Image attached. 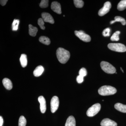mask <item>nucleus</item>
Instances as JSON below:
<instances>
[{"instance_id":"1","label":"nucleus","mask_w":126,"mask_h":126,"mask_svg":"<svg viewBox=\"0 0 126 126\" xmlns=\"http://www.w3.org/2000/svg\"><path fill=\"white\" fill-rule=\"evenodd\" d=\"M56 55L59 61L62 64L67 63L70 57L69 52L62 48H59L57 49Z\"/></svg>"},{"instance_id":"2","label":"nucleus","mask_w":126,"mask_h":126,"mask_svg":"<svg viewBox=\"0 0 126 126\" xmlns=\"http://www.w3.org/2000/svg\"><path fill=\"white\" fill-rule=\"evenodd\" d=\"M98 92L102 96L112 95L117 92V90L114 87L110 86H102L99 89Z\"/></svg>"},{"instance_id":"3","label":"nucleus","mask_w":126,"mask_h":126,"mask_svg":"<svg viewBox=\"0 0 126 126\" xmlns=\"http://www.w3.org/2000/svg\"><path fill=\"white\" fill-rule=\"evenodd\" d=\"M108 47L109 49L115 52H124L126 51V46L121 43H110Z\"/></svg>"},{"instance_id":"4","label":"nucleus","mask_w":126,"mask_h":126,"mask_svg":"<svg viewBox=\"0 0 126 126\" xmlns=\"http://www.w3.org/2000/svg\"><path fill=\"white\" fill-rule=\"evenodd\" d=\"M100 65L102 69L107 73L112 74L116 73V69L115 67L108 62L102 61Z\"/></svg>"},{"instance_id":"5","label":"nucleus","mask_w":126,"mask_h":126,"mask_svg":"<svg viewBox=\"0 0 126 126\" xmlns=\"http://www.w3.org/2000/svg\"><path fill=\"white\" fill-rule=\"evenodd\" d=\"M101 108L100 104H95L88 109L87 112V115L89 117L94 116L99 112Z\"/></svg>"},{"instance_id":"6","label":"nucleus","mask_w":126,"mask_h":126,"mask_svg":"<svg viewBox=\"0 0 126 126\" xmlns=\"http://www.w3.org/2000/svg\"><path fill=\"white\" fill-rule=\"evenodd\" d=\"M74 32L75 35L81 40L85 42H89L91 41L90 36L85 33L82 31H75Z\"/></svg>"},{"instance_id":"7","label":"nucleus","mask_w":126,"mask_h":126,"mask_svg":"<svg viewBox=\"0 0 126 126\" xmlns=\"http://www.w3.org/2000/svg\"><path fill=\"white\" fill-rule=\"evenodd\" d=\"M59 105V100L58 97L54 96L52 97L50 101L51 111L52 113H54L58 110Z\"/></svg>"},{"instance_id":"8","label":"nucleus","mask_w":126,"mask_h":126,"mask_svg":"<svg viewBox=\"0 0 126 126\" xmlns=\"http://www.w3.org/2000/svg\"><path fill=\"white\" fill-rule=\"evenodd\" d=\"M111 7V5L109 1H107L104 5L103 7L99 10L98 14L100 16H103L107 14L110 11Z\"/></svg>"},{"instance_id":"9","label":"nucleus","mask_w":126,"mask_h":126,"mask_svg":"<svg viewBox=\"0 0 126 126\" xmlns=\"http://www.w3.org/2000/svg\"><path fill=\"white\" fill-rule=\"evenodd\" d=\"M42 19L44 21L47 23H49L51 24H53L54 23V21L53 18L49 14L46 12H43L41 14Z\"/></svg>"},{"instance_id":"10","label":"nucleus","mask_w":126,"mask_h":126,"mask_svg":"<svg viewBox=\"0 0 126 126\" xmlns=\"http://www.w3.org/2000/svg\"><path fill=\"white\" fill-rule=\"evenodd\" d=\"M51 9L54 12L58 14H61V5L57 1H53L52 2L51 5Z\"/></svg>"},{"instance_id":"11","label":"nucleus","mask_w":126,"mask_h":126,"mask_svg":"<svg viewBox=\"0 0 126 126\" xmlns=\"http://www.w3.org/2000/svg\"><path fill=\"white\" fill-rule=\"evenodd\" d=\"M38 100L40 103L41 112L42 113H45L46 110V102L45 98L43 96H40L39 97Z\"/></svg>"},{"instance_id":"12","label":"nucleus","mask_w":126,"mask_h":126,"mask_svg":"<svg viewBox=\"0 0 126 126\" xmlns=\"http://www.w3.org/2000/svg\"><path fill=\"white\" fill-rule=\"evenodd\" d=\"M102 126H117V124L116 122L109 118H105L103 119L101 123Z\"/></svg>"},{"instance_id":"13","label":"nucleus","mask_w":126,"mask_h":126,"mask_svg":"<svg viewBox=\"0 0 126 126\" xmlns=\"http://www.w3.org/2000/svg\"><path fill=\"white\" fill-rule=\"evenodd\" d=\"M2 83L5 88L7 90H11L13 87L12 82L9 79L4 78L2 80Z\"/></svg>"},{"instance_id":"14","label":"nucleus","mask_w":126,"mask_h":126,"mask_svg":"<svg viewBox=\"0 0 126 126\" xmlns=\"http://www.w3.org/2000/svg\"><path fill=\"white\" fill-rule=\"evenodd\" d=\"M44 68L41 65H39L36 67V68L34 70L33 74L35 77H39L41 76L44 72Z\"/></svg>"},{"instance_id":"15","label":"nucleus","mask_w":126,"mask_h":126,"mask_svg":"<svg viewBox=\"0 0 126 126\" xmlns=\"http://www.w3.org/2000/svg\"><path fill=\"white\" fill-rule=\"evenodd\" d=\"M65 126H76V121L73 116H70L68 117Z\"/></svg>"},{"instance_id":"16","label":"nucleus","mask_w":126,"mask_h":126,"mask_svg":"<svg viewBox=\"0 0 126 126\" xmlns=\"http://www.w3.org/2000/svg\"><path fill=\"white\" fill-rule=\"evenodd\" d=\"M115 108L117 110L123 113H126V105L122 103H117L115 104Z\"/></svg>"},{"instance_id":"17","label":"nucleus","mask_w":126,"mask_h":126,"mask_svg":"<svg viewBox=\"0 0 126 126\" xmlns=\"http://www.w3.org/2000/svg\"><path fill=\"white\" fill-rule=\"evenodd\" d=\"M29 34L31 36H36V33L38 31V29L37 27H34L32 25H29Z\"/></svg>"},{"instance_id":"18","label":"nucleus","mask_w":126,"mask_h":126,"mask_svg":"<svg viewBox=\"0 0 126 126\" xmlns=\"http://www.w3.org/2000/svg\"><path fill=\"white\" fill-rule=\"evenodd\" d=\"M20 61L21 66L23 68L25 67L27 64V56L25 54H22L21 55Z\"/></svg>"},{"instance_id":"19","label":"nucleus","mask_w":126,"mask_h":126,"mask_svg":"<svg viewBox=\"0 0 126 126\" xmlns=\"http://www.w3.org/2000/svg\"><path fill=\"white\" fill-rule=\"evenodd\" d=\"M116 22H120L121 23L122 25H125L126 24V21L125 19L122 17L120 16H116L115 18V20L111 21L110 23L111 24H112Z\"/></svg>"},{"instance_id":"20","label":"nucleus","mask_w":126,"mask_h":126,"mask_svg":"<svg viewBox=\"0 0 126 126\" xmlns=\"http://www.w3.org/2000/svg\"><path fill=\"white\" fill-rule=\"evenodd\" d=\"M39 41L41 43L46 45H48L50 43V39L45 36H41L39 39Z\"/></svg>"},{"instance_id":"21","label":"nucleus","mask_w":126,"mask_h":126,"mask_svg":"<svg viewBox=\"0 0 126 126\" xmlns=\"http://www.w3.org/2000/svg\"><path fill=\"white\" fill-rule=\"evenodd\" d=\"M126 9V0L121 1L117 5L118 10L120 11L124 10Z\"/></svg>"},{"instance_id":"22","label":"nucleus","mask_w":126,"mask_h":126,"mask_svg":"<svg viewBox=\"0 0 126 126\" xmlns=\"http://www.w3.org/2000/svg\"><path fill=\"white\" fill-rule=\"evenodd\" d=\"M19 22V20L16 19L14 20L12 24V30L14 31H16L18 30Z\"/></svg>"},{"instance_id":"23","label":"nucleus","mask_w":126,"mask_h":126,"mask_svg":"<svg viewBox=\"0 0 126 126\" xmlns=\"http://www.w3.org/2000/svg\"><path fill=\"white\" fill-rule=\"evenodd\" d=\"M120 34V32L117 31L114 33L111 36L110 39L112 41H118L119 40V35Z\"/></svg>"},{"instance_id":"24","label":"nucleus","mask_w":126,"mask_h":126,"mask_svg":"<svg viewBox=\"0 0 126 126\" xmlns=\"http://www.w3.org/2000/svg\"><path fill=\"white\" fill-rule=\"evenodd\" d=\"M74 2L75 7L77 8H80L83 7L84 2L82 0H74Z\"/></svg>"},{"instance_id":"25","label":"nucleus","mask_w":126,"mask_h":126,"mask_svg":"<svg viewBox=\"0 0 126 126\" xmlns=\"http://www.w3.org/2000/svg\"><path fill=\"white\" fill-rule=\"evenodd\" d=\"M27 121L26 119L24 116H21L19 118V126H26Z\"/></svg>"},{"instance_id":"26","label":"nucleus","mask_w":126,"mask_h":126,"mask_svg":"<svg viewBox=\"0 0 126 126\" xmlns=\"http://www.w3.org/2000/svg\"><path fill=\"white\" fill-rule=\"evenodd\" d=\"M48 0H42L40 4V6L42 8H47L48 6Z\"/></svg>"},{"instance_id":"27","label":"nucleus","mask_w":126,"mask_h":126,"mask_svg":"<svg viewBox=\"0 0 126 126\" xmlns=\"http://www.w3.org/2000/svg\"><path fill=\"white\" fill-rule=\"evenodd\" d=\"M38 24L39 26L40 27L41 29L43 30L45 29V26L44 25L45 24L44 22V21L42 18H40L38 20Z\"/></svg>"},{"instance_id":"28","label":"nucleus","mask_w":126,"mask_h":126,"mask_svg":"<svg viewBox=\"0 0 126 126\" xmlns=\"http://www.w3.org/2000/svg\"><path fill=\"white\" fill-rule=\"evenodd\" d=\"M79 74L80 76L82 77H86L87 75V70L85 68H82L79 70Z\"/></svg>"},{"instance_id":"29","label":"nucleus","mask_w":126,"mask_h":126,"mask_svg":"<svg viewBox=\"0 0 126 126\" xmlns=\"http://www.w3.org/2000/svg\"><path fill=\"white\" fill-rule=\"evenodd\" d=\"M110 29L109 28H107L104 30L102 32L103 35L105 37L109 36L110 35Z\"/></svg>"},{"instance_id":"30","label":"nucleus","mask_w":126,"mask_h":126,"mask_svg":"<svg viewBox=\"0 0 126 126\" xmlns=\"http://www.w3.org/2000/svg\"><path fill=\"white\" fill-rule=\"evenodd\" d=\"M84 77L79 75L77 78V81L79 83H81L83 82L84 81Z\"/></svg>"},{"instance_id":"31","label":"nucleus","mask_w":126,"mask_h":126,"mask_svg":"<svg viewBox=\"0 0 126 126\" xmlns=\"http://www.w3.org/2000/svg\"><path fill=\"white\" fill-rule=\"evenodd\" d=\"M7 1H8L7 0H1L0 1V4L2 6H4L6 5Z\"/></svg>"},{"instance_id":"32","label":"nucleus","mask_w":126,"mask_h":126,"mask_svg":"<svg viewBox=\"0 0 126 126\" xmlns=\"http://www.w3.org/2000/svg\"><path fill=\"white\" fill-rule=\"evenodd\" d=\"M3 119L2 118V117L0 116V126H2L3 125Z\"/></svg>"},{"instance_id":"33","label":"nucleus","mask_w":126,"mask_h":126,"mask_svg":"<svg viewBox=\"0 0 126 126\" xmlns=\"http://www.w3.org/2000/svg\"><path fill=\"white\" fill-rule=\"evenodd\" d=\"M121 70H122V72H123V73H124V71H123V70L122 69V68L121 67Z\"/></svg>"}]
</instances>
